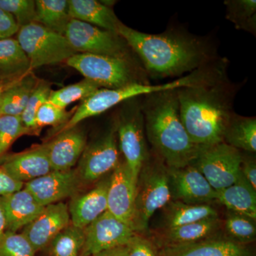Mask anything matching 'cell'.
Masks as SVG:
<instances>
[{
	"instance_id": "cell-1",
	"label": "cell",
	"mask_w": 256,
	"mask_h": 256,
	"mask_svg": "<svg viewBox=\"0 0 256 256\" xmlns=\"http://www.w3.org/2000/svg\"><path fill=\"white\" fill-rule=\"evenodd\" d=\"M118 34L154 78L180 76L212 64L214 50L200 37L176 32L150 34L121 23Z\"/></svg>"
},
{
	"instance_id": "cell-2",
	"label": "cell",
	"mask_w": 256,
	"mask_h": 256,
	"mask_svg": "<svg viewBox=\"0 0 256 256\" xmlns=\"http://www.w3.org/2000/svg\"><path fill=\"white\" fill-rule=\"evenodd\" d=\"M178 90L146 96L141 106L148 141L154 154L169 168L192 164L200 148L192 142L182 122Z\"/></svg>"
},
{
	"instance_id": "cell-3",
	"label": "cell",
	"mask_w": 256,
	"mask_h": 256,
	"mask_svg": "<svg viewBox=\"0 0 256 256\" xmlns=\"http://www.w3.org/2000/svg\"><path fill=\"white\" fill-rule=\"evenodd\" d=\"M182 122L192 142L198 146L224 142L232 110V92L225 82L186 87L178 90Z\"/></svg>"
},
{
	"instance_id": "cell-4",
	"label": "cell",
	"mask_w": 256,
	"mask_h": 256,
	"mask_svg": "<svg viewBox=\"0 0 256 256\" xmlns=\"http://www.w3.org/2000/svg\"><path fill=\"white\" fill-rule=\"evenodd\" d=\"M172 201L168 166L154 154L148 156L136 184V207L132 228L136 234L144 233L152 216Z\"/></svg>"
},
{
	"instance_id": "cell-5",
	"label": "cell",
	"mask_w": 256,
	"mask_h": 256,
	"mask_svg": "<svg viewBox=\"0 0 256 256\" xmlns=\"http://www.w3.org/2000/svg\"><path fill=\"white\" fill-rule=\"evenodd\" d=\"M66 62L100 88L116 89L130 84L148 82L138 76L127 56L76 54Z\"/></svg>"
},
{
	"instance_id": "cell-6",
	"label": "cell",
	"mask_w": 256,
	"mask_h": 256,
	"mask_svg": "<svg viewBox=\"0 0 256 256\" xmlns=\"http://www.w3.org/2000/svg\"><path fill=\"white\" fill-rule=\"evenodd\" d=\"M16 41L28 58L30 70L66 62L77 54L64 35L40 23L20 28Z\"/></svg>"
},
{
	"instance_id": "cell-7",
	"label": "cell",
	"mask_w": 256,
	"mask_h": 256,
	"mask_svg": "<svg viewBox=\"0 0 256 256\" xmlns=\"http://www.w3.org/2000/svg\"><path fill=\"white\" fill-rule=\"evenodd\" d=\"M174 88L173 82L160 85H151L148 82H137L116 89L100 88L82 100V104L74 111L73 116L60 128H55L53 134H58L77 126L84 120L105 112L120 102L132 100L140 96H146L154 92H168Z\"/></svg>"
},
{
	"instance_id": "cell-8",
	"label": "cell",
	"mask_w": 256,
	"mask_h": 256,
	"mask_svg": "<svg viewBox=\"0 0 256 256\" xmlns=\"http://www.w3.org/2000/svg\"><path fill=\"white\" fill-rule=\"evenodd\" d=\"M240 162L242 151L222 142L200 146L196 160L192 164L218 192L232 186L238 180Z\"/></svg>"
},
{
	"instance_id": "cell-9",
	"label": "cell",
	"mask_w": 256,
	"mask_h": 256,
	"mask_svg": "<svg viewBox=\"0 0 256 256\" xmlns=\"http://www.w3.org/2000/svg\"><path fill=\"white\" fill-rule=\"evenodd\" d=\"M116 132L124 162L137 184L141 168L150 154L146 148L142 106L133 104L126 109L120 118Z\"/></svg>"
},
{
	"instance_id": "cell-10",
	"label": "cell",
	"mask_w": 256,
	"mask_h": 256,
	"mask_svg": "<svg viewBox=\"0 0 256 256\" xmlns=\"http://www.w3.org/2000/svg\"><path fill=\"white\" fill-rule=\"evenodd\" d=\"M64 36L77 54L126 56L128 44L118 34L90 24L72 18Z\"/></svg>"
},
{
	"instance_id": "cell-11",
	"label": "cell",
	"mask_w": 256,
	"mask_h": 256,
	"mask_svg": "<svg viewBox=\"0 0 256 256\" xmlns=\"http://www.w3.org/2000/svg\"><path fill=\"white\" fill-rule=\"evenodd\" d=\"M117 132L111 130L86 146L76 170L82 184L94 182L114 171L120 163Z\"/></svg>"
},
{
	"instance_id": "cell-12",
	"label": "cell",
	"mask_w": 256,
	"mask_h": 256,
	"mask_svg": "<svg viewBox=\"0 0 256 256\" xmlns=\"http://www.w3.org/2000/svg\"><path fill=\"white\" fill-rule=\"evenodd\" d=\"M136 233L132 226L107 210L85 228V242L80 256H94L104 250L127 245Z\"/></svg>"
},
{
	"instance_id": "cell-13",
	"label": "cell",
	"mask_w": 256,
	"mask_h": 256,
	"mask_svg": "<svg viewBox=\"0 0 256 256\" xmlns=\"http://www.w3.org/2000/svg\"><path fill=\"white\" fill-rule=\"evenodd\" d=\"M172 201L190 204H210L217 202V192L193 164L168 168Z\"/></svg>"
},
{
	"instance_id": "cell-14",
	"label": "cell",
	"mask_w": 256,
	"mask_h": 256,
	"mask_svg": "<svg viewBox=\"0 0 256 256\" xmlns=\"http://www.w3.org/2000/svg\"><path fill=\"white\" fill-rule=\"evenodd\" d=\"M82 184L76 169L52 170L44 176L25 183L24 188L42 206H46L75 196Z\"/></svg>"
},
{
	"instance_id": "cell-15",
	"label": "cell",
	"mask_w": 256,
	"mask_h": 256,
	"mask_svg": "<svg viewBox=\"0 0 256 256\" xmlns=\"http://www.w3.org/2000/svg\"><path fill=\"white\" fill-rule=\"evenodd\" d=\"M136 182L124 160L120 162L110 176L107 212L132 226L136 207Z\"/></svg>"
},
{
	"instance_id": "cell-16",
	"label": "cell",
	"mask_w": 256,
	"mask_h": 256,
	"mask_svg": "<svg viewBox=\"0 0 256 256\" xmlns=\"http://www.w3.org/2000/svg\"><path fill=\"white\" fill-rule=\"evenodd\" d=\"M70 224L68 206L58 202L45 206L42 213L24 227L22 234L37 252L48 246L52 240Z\"/></svg>"
},
{
	"instance_id": "cell-17",
	"label": "cell",
	"mask_w": 256,
	"mask_h": 256,
	"mask_svg": "<svg viewBox=\"0 0 256 256\" xmlns=\"http://www.w3.org/2000/svg\"><path fill=\"white\" fill-rule=\"evenodd\" d=\"M223 220L218 218L200 220L174 228L156 230L151 240L158 248L186 245L224 235Z\"/></svg>"
},
{
	"instance_id": "cell-18",
	"label": "cell",
	"mask_w": 256,
	"mask_h": 256,
	"mask_svg": "<svg viewBox=\"0 0 256 256\" xmlns=\"http://www.w3.org/2000/svg\"><path fill=\"white\" fill-rule=\"evenodd\" d=\"M44 146L52 170L63 171L72 169L78 162L86 146V137L75 127L56 134Z\"/></svg>"
},
{
	"instance_id": "cell-19",
	"label": "cell",
	"mask_w": 256,
	"mask_h": 256,
	"mask_svg": "<svg viewBox=\"0 0 256 256\" xmlns=\"http://www.w3.org/2000/svg\"><path fill=\"white\" fill-rule=\"evenodd\" d=\"M160 256H255L248 245L239 244L225 234L186 245L159 248Z\"/></svg>"
},
{
	"instance_id": "cell-20",
	"label": "cell",
	"mask_w": 256,
	"mask_h": 256,
	"mask_svg": "<svg viewBox=\"0 0 256 256\" xmlns=\"http://www.w3.org/2000/svg\"><path fill=\"white\" fill-rule=\"evenodd\" d=\"M110 178L98 183L95 188L84 194L75 195L69 204L70 223L86 228L108 208V190Z\"/></svg>"
},
{
	"instance_id": "cell-21",
	"label": "cell",
	"mask_w": 256,
	"mask_h": 256,
	"mask_svg": "<svg viewBox=\"0 0 256 256\" xmlns=\"http://www.w3.org/2000/svg\"><path fill=\"white\" fill-rule=\"evenodd\" d=\"M0 207L6 220V232L16 233L33 222L42 213V206L33 195L24 188L10 194L0 196Z\"/></svg>"
},
{
	"instance_id": "cell-22",
	"label": "cell",
	"mask_w": 256,
	"mask_h": 256,
	"mask_svg": "<svg viewBox=\"0 0 256 256\" xmlns=\"http://www.w3.org/2000/svg\"><path fill=\"white\" fill-rule=\"evenodd\" d=\"M1 168L12 178L24 184L44 176L52 171L44 144L8 156Z\"/></svg>"
},
{
	"instance_id": "cell-23",
	"label": "cell",
	"mask_w": 256,
	"mask_h": 256,
	"mask_svg": "<svg viewBox=\"0 0 256 256\" xmlns=\"http://www.w3.org/2000/svg\"><path fill=\"white\" fill-rule=\"evenodd\" d=\"M70 18L118 34L120 21L112 8L96 0H68Z\"/></svg>"
},
{
	"instance_id": "cell-24",
	"label": "cell",
	"mask_w": 256,
	"mask_h": 256,
	"mask_svg": "<svg viewBox=\"0 0 256 256\" xmlns=\"http://www.w3.org/2000/svg\"><path fill=\"white\" fill-rule=\"evenodd\" d=\"M218 217L220 214L213 205L190 204L171 201L162 208L159 229L174 228Z\"/></svg>"
},
{
	"instance_id": "cell-25",
	"label": "cell",
	"mask_w": 256,
	"mask_h": 256,
	"mask_svg": "<svg viewBox=\"0 0 256 256\" xmlns=\"http://www.w3.org/2000/svg\"><path fill=\"white\" fill-rule=\"evenodd\" d=\"M217 202L229 212L256 220V190L242 172L234 184L217 192Z\"/></svg>"
},
{
	"instance_id": "cell-26",
	"label": "cell",
	"mask_w": 256,
	"mask_h": 256,
	"mask_svg": "<svg viewBox=\"0 0 256 256\" xmlns=\"http://www.w3.org/2000/svg\"><path fill=\"white\" fill-rule=\"evenodd\" d=\"M224 142L238 150L255 153L256 118L233 114L224 134Z\"/></svg>"
},
{
	"instance_id": "cell-27",
	"label": "cell",
	"mask_w": 256,
	"mask_h": 256,
	"mask_svg": "<svg viewBox=\"0 0 256 256\" xmlns=\"http://www.w3.org/2000/svg\"><path fill=\"white\" fill-rule=\"evenodd\" d=\"M38 84L36 78L28 74L4 89L2 96L1 116H21Z\"/></svg>"
},
{
	"instance_id": "cell-28",
	"label": "cell",
	"mask_w": 256,
	"mask_h": 256,
	"mask_svg": "<svg viewBox=\"0 0 256 256\" xmlns=\"http://www.w3.org/2000/svg\"><path fill=\"white\" fill-rule=\"evenodd\" d=\"M37 23L45 28L64 35L70 21L68 3L66 0H36Z\"/></svg>"
},
{
	"instance_id": "cell-29",
	"label": "cell",
	"mask_w": 256,
	"mask_h": 256,
	"mask_svg": "<svg viewBox=\"0 0 256 256\" xmlns=\"http://www.w3.org/2000/svg\"><path fill=\"white\" fill-rule=\"evenodd\" d=\"M30 70L28 58L16 40H0V76H25Z\"/></svg>"
},
{
	"instance_id": "cell-30",
	"label": "cell",
	"mask_w": 256,
	"mask_h": 256,
	"mask_svg": "<svg viewBox=\"0 0 256 256\" xmlns=\"http://www.w3.org/2000/svg\"><path fill=\"white\" fill-rule=\"evenodd\" d=\"M85 228L72 223L62 230L48 245L50 256H79L85 242Z\"/></svg>"
},
{
	"instance_id": "cell-31",
	"label": "cell",
	"mask_w": 256,
	"mask_h": 256,
	"mask_svg": "<svg viewBox=\"0 0 256 256\" xmlns=\"http://www.w3.org/2000/svg\"><path fill=\"white\" fill-rule=\"evenodd\" d=\"M226 18L236 28L252 32H256V0H226Z\"/></svg>"
},
{
	"instance_id": "cell-32",
	"label": "cell",
	"mask_w": 256,
	"mask_h": 256,
	"mask_svg": "<svg viewBox=\"0 0 256 256\" xmlns=\"http://www.w3.org/2000/svg\"><path fill=\"white\" fill-rule=\"evenodd\" d=\"M255 220L246 216L228 210L223 220L224 234L234 242L248 245L256 240Z\"/></svg>"
},
{
	"instance_id": "cell-33",
	"label": "cell",
	"mask_w": 256,
	"mask_h": 256,
	"mask_svg": "<svg viewBox=\"0 0 256 256\" xmlns=\"http://www.w3.org/2000/svg\"><path fill=\"white\" fill-rule=\"evenodd\" d=\"M100 88V86L85 78L82 82L62 88L60 90H52L48 101L62 108L66 109L72 102L84 100Z\"/></svg>"
},
{
	"instance_id": "cell-34",
	"label": "cell",
	"mask_w": 256,
	"mask_h": 256,
	"mask_svg": "<svg viewBox=\"0 0 256 256\" xmlns=\"http://www.w3.org/2000/svg\"><path fill=\"white\" fill-rule=\"evenodd\" d=\"M34 133L32 130L25 127L21 116H0V156L8 151L18 138Z\"/></svg>"
},
{
	"instance_id": "cell-35",
	"label": "cell",
	"mask_w": 256,
	"mask_h": 256,
	"mask_svg": "<svg viewBox=\"0 0 256 256\" xmlns=\"http://www.w3.org/2000/svg\"><path fill=\"white\" fill-rule=\"evenodd\" d=\"M50 92L52 90L48 84L38 82L21 114L22 121L25 127L32 130L34 133H36V131L40 129L36 121L37 112L40 107L48 100Z\"/></svg>"
},
{
	"instance_id": "cell-36",
	"label": "cell",
	"mask_w": 256,
	"mask_h": 256,
	"mask_svg": "<svg viewBox=\"0 0 256 256\" xmlns=\"http://www.w3.org/2000/svg\"><path fill=\"white\" fill-rule=\"evenodd\" d=\"M0 9L11 14L20 28L37 22L36 3L34 0H0Z\"/></svg>"
},
{
	"instance_id": "cell-37",
	"label": "cell",
	"mask_w": 256,
	"mask_h": 256,
	"mask_svg": "<svg viewBox=\"0 0 256 256\" xmlns=\"http://www.w3.org/2000/svg\"><path fill=\"white\" fill-rule=\"evenodd\" d=\"M36 252L22 234L6 232L0 240V256H35Z\"/></svg>"
},
{
	"instance_id": "cell-38",
	"label": "cell",
	"mask_w": 256,
	"mask_h": 256,
	"mask_svg": "<svg viewBox=\"0 0 256 256\" xmlns=\"http://www.w3.org/2000/svg\"><path fill=\"white\" fill-rule=\"evenodd\" d=\"M74 112H68L66 109L62 108L48 100L40 107L37 112V126L38 128L46 126L60 128L68 122Z\"/></svg>"
},
{
	"instance_id": "cell-39",
	"label": "cell",
	"mask_w": 256,
	"mask_h": 256,
	"mask_svg": "<svg viewBox=\"0 0 256 256\" xmlns=\"http://www.w3.org/2000/svg\"><path fill=\"white\" fill-rule=\"evenodd\" d=\"M124 256H160L159 248L150 238L136 234L126 245Z\"/></svg>"
},
{
	"instance_id": "cell-40",
	"label": "cell",
	"mask_w": 256,
	"mask_h": 256,
	"mask_svg": "<svg viewBox=\"0 0 256 256\" xmlns=\"http://www.w3.org/2000/svg\"><path fill=\"white\" fill-rule=\"evenodd\" d=\"M254 153L242 152V162L240 171L242 176L250 183L252 188L256 190V162Z\"/></svg>"
},
{
	"instance_id": "cell-41",
	"label": "cell",
	"mask_w": 256,
	"mask_h": 256,
	"mask_svg": "<svg viewBox=\"0 0 256 256\" xmlns=\"http://www.w3.org/2000/svg\"><path fill=\"white\" fill-rule=\"evenodd\" d=\"M20 28L14 18L9 13L0 9V40L12 38L18 33Z\"/></svg>"
},
{
	"instance_id": "cell-42",
	"label": "cell",
	"mask_w": 256,
	"mask_h": 256,
	"mask_svg": "<svg viewBox=\"0 0 256 256\" xmlns=\"http://www.w3.org/2000/svg\"><path fill=\"white\" fill-rule=\"evenodd\" d=\"M24 184L12 178L0 166V196L14 193L24 188Z\"/></svg>"
},
{
	"instance_id": "cell-43",
	"label": "cell",
	"mask_w": 256,
	"mask_h": 256,
	"mask_svg": "<svg viewBox=\"0 0 256 256\" xmlns=\"http://www.w3.org/2000/svg\"><path fill=\"white\" fill-rule=\"evenodd\" d=\"M126 252V245L104 250V252H98L94 256H124Z\"/></svg>"
},
{
	"instance_id": "cell-44",
	"label": "cell",
	"mask_w": 256,
	"mask_h": 256,
	"mask_svg": "<svg viewBox=\"0 0 256 256\" xmlns=\"http://www.w3.org/2000/svg\"><path fill=\"white\" fill-rule=\"evenodd\" d=\"M6 232V220H5L4 213H3L1 207H0V240L2 238L3 236L4 235Z\"/></svg>"
},
{
	"instance_id": "cell-45",
	"label": "cell",
	"mask_w": 256,
	"mask_h": 256,
	"mask_svg": "<svg viewBox=\"0 0 256 256\" xmlns=\"http://www.w3.org/2000/svg\"><path fill=\"white\" fill-rule=\"evenodd\" d=\"M3 90H4V88L2 86H0V116H1L2 96Z\"/></svg>"
}]
</instances>
